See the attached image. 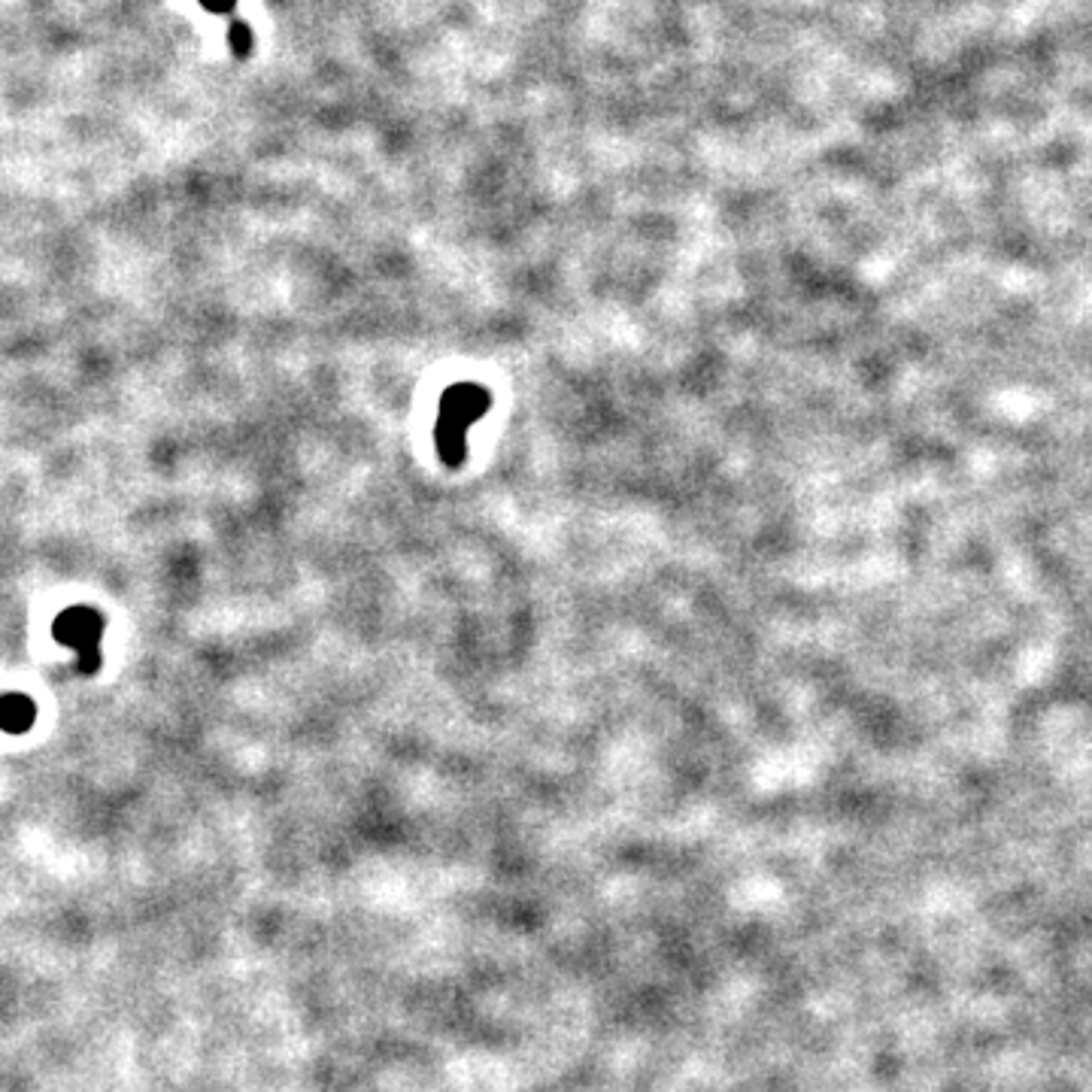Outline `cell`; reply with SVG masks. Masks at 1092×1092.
<instances>
[{
    "mask_svg": "<svg viewBox=\"0 0 1092 1092\" xmlns=\"http://www.w3.org/2000/svg\"><path fill=\"white\" fill-rule=\"evenodd\" d=\"M31 719H34V705L27 702H21L19 695H10L7 698V710H4V725H7V732H27V725H31Z\"/></svg>",
    "mask_w": 1092,
    "mask_h": 1092,
    "instance_id": "obj_1",
    "label": "cell"
},
{
    "mask_svg": "<svg viewBox=\"0 0 1092 1092\" xmlns=\"http://www.w3.org/2000/svg\"><path fill=\"white\" fill-rule=\"evenodd\" d=\"M222 7H228V0H222Z\"/></svg>",
    "mask_w": 1092,
    "mask_h": 1092,
    "instance_id": "obj_2",
    "label": "cell"
}]
</instances>
